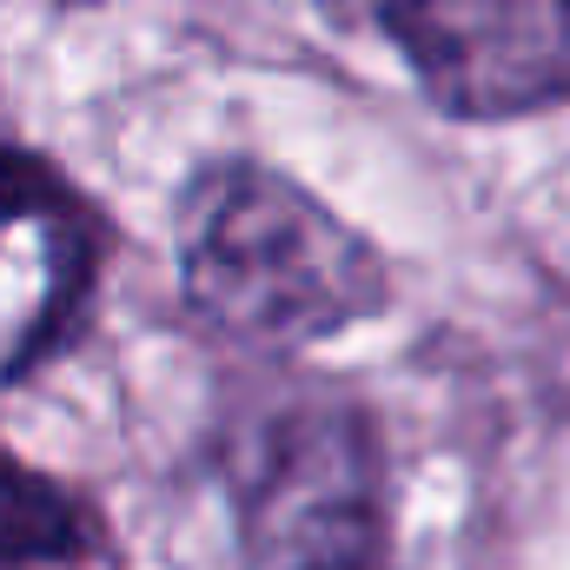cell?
<instances>
[{
    "label": "cell",
    "mask_w": 570,
    "mask_h": 570,
    "mask_svg": "<svg viewBox=\"0 0 570 570\" xmlns=\"http://www.w3.org/2000/svg\"><path fill=\"white\" fill-rule=\"evenodd\" d=\"M179 273L193 305L239 338H325L385 298L372 246L312 193L259 166H219L179 219Z\"/></svg>",
    "instance_id": "cell-1"
},
{
    "label": "cell",
    "mask_w": 570,
    "mask_h": 570,
    "mask_svg": "<svg viewBox=\"0 0 570 570\" xmlns=\"http://www.w3.org/2000/svg\"><path fill=\"white\" fill-rule=\"evenodd\" d=\"M425 94L464 120L570 100V0H385Z\"/></svg>",
    "instance_id": "cell-2"
},
{
    "label": "cell",
    "mask_w": 570,
    "mask_h": 570,
    "mask_svg": "<svg viewBox=\"0 0 570 570\" xmlns=\"http://www.w3.org/2000/svg\"><path fill=\"white\" fill-rule=\"evenodd\" d=\"M87 285V226L67 193L0 146V385L27 372Z\"/></svg>",
    "instance_id": "cell-3"
},
{
    "label": "cell",
    "mask_w": 570,
    "mask_h": 570,
    "mask_svg": "<svg viewBox=\"0 0 570 570\" xmlns=\"http://www.w3.org/2000/svg\"><path fill=\"white\" fill-rule=\"evenodd\" d=\"M73 538V511L0 451V558H53Z\"/></svg>",
    "instance_id": "cell-4"
}]
</instances>
